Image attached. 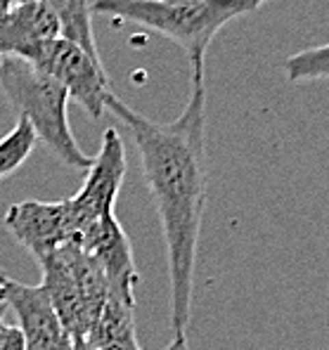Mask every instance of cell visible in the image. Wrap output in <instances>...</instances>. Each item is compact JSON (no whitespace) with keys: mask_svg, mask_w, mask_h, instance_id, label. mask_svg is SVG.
<instances>
[{"mask_svg":"<svg viewBox=\"0 0 329 350\" xmlns=\"http://www.w3.org/2000/svg\"><path fill=\"white\" fill-rule=\"evenodd\" d=\"M36 142L38 140H36L29 123L24 118H17L12 131L0 137V180L17 173L24 166V161L34 152Z\"/></svg>","mask_w":329,"mask_h":350,"instance_id":"4fadbf2b","label":"cell"},{"mask_svg":"<svg viewBox=\"0 0 329 350\" xmlns=\"http://www.w3.org/2000/svg\"><path fill=\"white\" fill-rule=\"evenodd\" d=\"M0 92L19 118L64 166L88 171L92 157L81 149L69 126V92L34 64L19 57H0Z\"/></svg>","mask_w":329,"mask_h":350,"instance_id":"3957f363","label":"cell"},{"mask_svg":"<svg viewBox=\"0 0 329 350\" xmlns=\"http://www.w3.org/2000/svg\"><path fill=\"white\" fill-rule=\"evenodd\" d=\"M163 350H189L187 346V336H173V341L168 343Z\"/></svg>","mask_w":329,"mask_h":350,"instance_id":"2e32d148","label":"cell"},{"mask_svg":"<svg viewBox=\"0 0 329 350\" xmlns=\"http://www.w3.org/2000/svg\"><path fill=\"white\" fill-rule=\"evenodd\" d=\"M85 343H88V341H85ZM88 348H90V346H88Z\"/></svg>","mask_w":329,"mask_h":350,"instance_id":"7402d4cb","label":"cell"},{"mask_svg":"<svg viewBox=\"0 0 329 350\" xmlns=\"http://www.w3.org/2000/svg\"><path fill=\"white\" fill-rule=\"evenodd\" d=\"M81 249L100 262L107 286H109V298L135 308V284L140 275L133 260L128 234L123 232L116 215H109L100 225H95L88 237L81 241Z\"/></svg>","mask_w":329,"mask_h":350,"instance_id":"9c48e42d","label":"cell"},{"mask_svg":"<svg viewBox=\"0 0 329 350\" xmlns=\"http://www.w3.org/2000/svg\"><path fill=\"white\" fill-rule=\"evenodd\" d=\"M55 12L62 29V38L81 45L92 57L102 59L97 53L95 33H92V8L90 0H43Z\"/></svg>","mask_w":329,"mask_h":350,"instance_id":"7c38bea8","label":"cell"},{"mask_svg":"<svg viewBox=\"0 0 329 350\" xmlns=\"http://www.w3.org/2000/svg\"><path fill=\"white\" fill-rule=\"evenodd\" d=\"M128 163L123 152V140L116 128H107L102 133V147L92 157V163L85 173V183L74 197H69L71 220H74V244L88 237L95 225L114 215V204L121 192Z\"/></svg>","mask_w":329,"mask_h":350,"instance_id":"8992f818","label":"cell"},{"mask_svg":"<svg viewBox=\"0 0 329 350\" xmlns=\"http://www.w3.org/2000/svg\"><path fill=\"white\" fill-rule=\"evenodd\" d=\"M5 280H8V272H5V267L0 265V284H3Z\"/></svg>","mask_w":329,"mask_h":350,"instance_id":"ffe728a7","label":"cell"},{"mask_svg":"<svg viewBox=\"0 0 329 350\" xmlns=\"http://www.w3.org/2000/svg\"><path fill=\"white\" fill-rule=\"evenodd\" d=\"M24 3H34V0H0V10L17 8V5H24Z\"/></svg>","mask_w":329,"mask_h":350,"instance_id":"e0dca14e","label":"cell"},{"mask_svg":"<svg viewBox=\"0 0 329 350\" xmlns=\"http://www.w3.org/2000/svg\"><path fill=\"white\" fill-rule=\"evenodd\" d=\"M285 74L291 83H308V81L329 79V43L301 50V53L287 57Z\"/></svg>","mask_w":329,"mask_h":350,"instance_id":"5bb4252c","label":"cell"},{"mask_svg":"<svg viewBox=\"0 0 329 350\" xmlns=\"http://www.w3.org/2000/svg\"><path fill=\"white\" fill-rule=\"evenodd\" d=\"M10 308H8V303H5V298H0V327L5 324V312H8Z\"/></svg>","mask_w":329,"mask_h":350,"instance_id":"ac0fdd59","label":"cell"},{"mask_svg":"<svg viewBox=\"0 0 329 350\" xmlns=\"http://www.w3.org/2000/svg\"><path fill=\"white\" fill-rule=\"evenodd\" d=\"M0 298H3V286H0Z\"/></svg>","mask_w":329,"mask_h":350,"instance_id":"44dd1931","label":"cell"},{"mask_svg":"<svg viewBox=\"0 0 329 350\" xmlns=\"http://www.w3.org/2000/svg\"><path fill=\"white\" fill-rule=\"evenodd\" d=\"M133 310L135 308L128 303L107 298L95 327L85 338L90 350H145L137 343Z\"/></svg>","mask_w":329,"mask_h":350,"instance_id":"8fae6325","label":"cell"},{"mask_svg":"<svg viewBox=\"0 0 329 350\" xmlns=\"http://www.w3.org/2000/svg\"><path fill=\"white\" fill-rule=\"evenodd\" d=\"M55 38H62L60 22L43 0L0 10V57L24 59L40 43Z\"/></svg>","mask_w":329,"mask_h":350,"instance_id":"30bf717a","label":"cell"},{"mask_svg":"<svg viewBox=\"0 0 329 350\" xmlns=\"http://www.w3.org/2000/svg\"><path fill=\"white\" fill-rule=\"evenodd\" d=\"M0 286L5 303L19 320L27 350H74V338L64 329L43 286H29L10 277Z\"/></svg>","mask_w":329,"mask_h":350,"instance_id":"ba28073f","label":"cell"},{"mask_svg":"<svg viewBox=\"0 0 329 350\" xmlns=\"http://www.w3.org/2000/svg\"><path fill=\"white\" fill-rule=\"evenodd\" d=\"M24 59L57 81L69 92V100L79 102L92 118H102L105 102L111 95L102 59L92 57L81 45L64 38L40 43Z\"/></svg>","mask_w":329,"mask_h":350,"instance_id":"5b68a950","label":"cell"},{"mask_svg":"<svg viewBox=\"0 0 329 350\" xmlns=\"http://www.w3.org/2000/svg\"><path fill=\"white\" fill-rule=\"evenodd\" d=\"M105 111L128 128L140 157L142 180L166 241L171 329L173 336H185L192 317L194 272L209 180L204 76L192 74L187 107L176 121H152L114 92L107 97Z\"/></svg>","mask_w":329,"mask_h":350,"instance_id":"6da1fadb","label":"cell"},{"mask_svg":"<svg viewBox=\"0 0 329 350\" xmlns=\"http://www.w3.org/2000/svg\"><path fill=\"white\" fill-rule=\"evenodd\" d=\"M0 350H27L19 327H8V324L0 327Z\"/></svg>","mask_w":329,"mask_h":350,"instance_id":"9a60e30c","label":"cell"},{"mask_svg":"<svg viewBox=\"0 0 329 350\" xmlns=\"http://www.w3.org/2000/svg\"><path fill=\"white\" fill-rule=\"evenodd\" d=\"M268 0H194L187 5H163L157 0H95L92 14H109L119 22L147 27L183 48L192 74L204 76L209 45L228 22L259 10Z\"/></svg>","mask_w":329,"mask_h":350,"instance_id":"7a4b0ae2","label":"cell"},{"mask_svg":"<svg viewBox=\"0 0 329 350\" xmlns=\"http://www.w3.org/2000/svg\"><path fill=\"white\" fill-rule=\"evenodd\" d=\"M5 228L10 234L38 260V265L50 254L64 244H74V220L69 202H19L5 211Z\"/></svg>","mask_w":329,"mask_h":350,"instance_id":"52a82bcc","label":"cell"},{"mask_svg":"<svg viewBox=\"0 0 329 350\" xmlns=\"http://www.w3.org/2000/svg\"><path fill=\"white\" fill-rule=\"evenodd\" d=\"M157 3H163V5H187V3H194V0H157Z\"/></svg>","mask_w":329,"mask_h":350,"instance_id":"d6986e66","label":"cell"},{"mask_svg":"<svg viewBox=\"0 0 329 350\" xmlns=\"http://www.w3.org/2000/svg\"><path fill=\"white\" fill-rule=\"evenodd\" d=\"M40 286L48 293L64 329L74 341L88 338L109 298V286L100 262L81 246L64 244L40 262Z\"/></svg>","mask_w":329,"mask_h":350,"instance_id":"277c9868","label":"cell"}]
</instances>
